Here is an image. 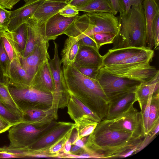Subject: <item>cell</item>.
<instances>
[{
    "label": "cell",
    "mask_w": 159,
    "mask_h": 159,
    "mask_svg": "<svg viewBox=\"0 0 159 159\" xmlns=\"http://www.w3.org/2000/svg\"><path fill=\"white\" fill-rule=\"evenodd\" d=\"M143 140L111 128L104 119L88 136L85 148L94 158H122L125 153L138 148Z\"/></svg>",
    "instance_id": "obj_1"
},
{
    "label": "cell",
    "mask_w": 159,
    "mask_h": 159,
    "mask_svg": "<svg viewBox=\"0 0 159 159\" xmlns=\"http://www.w3.org/2000/svg\"><path fill=\"white\" fill-rule=\"evenodd\" d=\"M61 70L64 88L101 120L105 119L107 115L109 101L98 81L82 74L74 65L62 66Z\"/></svg>",
    "instance_id": "obj_2"
},
{
    "label": "cell",
    "mask_w": 159,
    "mask_h": 159,
    "mask_svg": "<svg viewBox=\"0 0 159 159\" xmlns=\"http://www.w3.org/2000/svg\"><path fill=\"white\" fill-rule=\"evenodd\" d=\"M119 29L111 49L147 47L146 25L143 4L120 13Z\"/></svg>",
    "instance_id": "obj_3"
},
{
    "label": "cell",
    "mask_w": 159,
    "mask_h": 159,
    "mask_svg": "<svg viewBox=\"0 0 159 159\" xmlns=\"http://www.w3.org/2000/svg\"><path fill=\"white\" fill-rule=\"evenodd\" d=\"M10 93L16 105L22 112L30 109L48 110L54 104L52 93L39 89L30 85L8 80Z\"/></svg>",
    "instance_id": "obj_4"
},
{
    "label": "cell",
    "mask_w": 159,
    "mask_h": 159,
    "mask_svg": "<svg viewBox=\"0 0 159 159\" xmlns=\"http://www.w3.org/2000/svg\"><path fill=\"white\" fill-rule=\"evenodd\" d=\"M57 122L55 120L45 123L21 121L12 126L9 129V149L27 148L52 129Z\"/></svg>",
    "instance_id": "obj_5"
},
{
    "label": "cell",
    "mask_w": 159,
    "mask_h": 159,
    "mask_svg": "<svg viewBox=\"0 0 159 159\" xmlns=\"http://www.w3.org/2000/svg\"><path fill=\"white\" fill-rule=\"evenodd\" d=\"M134 104L114 118L105 120L111 128L130 133L135 138L143 139L146 134L142 114L134 107Z\"/></svg>",
    "instance_id": "obj_6"
},
{
    "label": "cell",
    "mask_w": 159,
    "mask_h": 159,
    "mask_svg": "<svg viewBox=\"0 0 159 159\" xmlns=\"http://www.w3.org/2000/svg\"><path fill=\"white\" fill-rule=\"evenodd\" d=\"M100 70L113 76L141 82L150 80L159 72V70L151 66L150 62L114 64L102 67Z\"/></svg>",
    "instance_id": "obj_7"
},
{
    "label": "cell",
    "mask_w": 159,
    "mask_h": 159,
    "mask_svg": "<svg viewBox=\"0 0 159 159\" xmlns=\"http://www.w3.org/2000/svg\"><path fill=\"white\" fill-rule=\"evenodd\" d=\"M96 80L109 100L118 95L134 91L140 82L113 76L100 70Z\"/></svg>",
    "instance_id": "obj_8"
},
{
    "label": "cell",
    "mask_w": 159,
    "mask_h": 159,
    "mask_svg": "<svg viewBox=\"0 0 159 159\" xmlns=\"http://www.w3.org/2000/svg\"><path fill=\"white\" fill-rule=\"evenodd\" d=\"M54 56L49 59V63L52 71L54 84L53 93V106L57 110L67 106L70 97L69 92L64 88L62 83L60 60L58 54V45L54 42Z\"/></svg>",
    "instance_id": "obj_9"
},
{
    "label": "cell",
    "mask_w": 159,
    "mask_h": 159,
    "mask_svg": "<svg viewBox=\"0 0 159 159\" xmlns=\"http://www.w3.org/2000/svg\"><path fill=\"white\" fill-rule=\"evenodd\" d=\"M91 27L89 18L86 13L78 16L64 34L68 37L76 39L80 46L89 47L99 52V49L94 40L93 36L90 35Z\"/></svg>",
    "instance_id": "obj_10"
},
{
    "label": "cell",
    "mask_w": 159,
    "mask_h": 159,
    "mask_svg": "<svg viewBox=\"0 0 159 159\" xmlns=\"http://www.w3.org/2000/svg\"><path fill=\"white\" fill-rule=\"evenodd\" d=\"M75 127V123L57 122L52 129L27 148L36 151H48L52 145L70 132Z\"/></svg>",
    "instance_id": "obj_11"
},
{
    "label": "cell",
    "mask_w": 159,
    "mask_h": 159,
    "mask_svg": "<svg viewBox=\"0 0 159 159\" xmlns=\"http://www.w3.org/2000/svg\"><path fill=\"white\" fill-rule=\"evenodd\" d=\"M91 26L92 36L98 33H110L117 34L119 29V18L107 12H93L87 13Z\"/></svg>",
    "instance_id": "obj_12"
},
{
    "label": "cell",
    "mask_w": 159,
    "mask_h": 159,
    "mask_svg": "<svg viewBox=\"0 0 159 159\" xmlns=\"http://www.w3.org/2000/svg\"><path fill=\"white\" fill-rule=\"evenodd\" d=\"M48 41L47 39L41 41L35 46L30 54L25 57L22 56L20 58L23 68L32 78L39 67L50 59L48 52Z\"/></svg>",
    "instance_id": "obj_13"
},
{
    "label": "cell",
    "mask_w": 159,
    "mask_h": 159,
    "mask_svg": "<svg viewBox=\"0 0 159 159\" xmlns=\"http://www.w3.org/2000/svg\"><path fill=\"white\" fill-rule=\"evenodd\" d=\"M45 0H33L11 12L10 21L8 27L10 32L14 31L32 18L39 7Z\"/></svg>",
    "instance_id": "obj_14"
},
{
    "label": "cell",
    "mask_w": 159,
    "mask_h": 159,
    "mask_svg": "<svg viewBox=\"0 0 159 159\" xmlns=\"http://www.w3.org/2000/svg\"><path fill=\"white\" fill-rule=\"evenodd\" d=\"M78 16L71 18L66 17L58 13L51 17L45 23L46 39L48 41L54 40L58 36L64 34Z\"/></svg>",
    "instance_id": "obj_15"
},
{
    "label": "cell",
    "mask_w": 159,
    "mask_h": 159,
    "mask_svg": "<svg viewBox=\"0 0 159 159\" xmlns=\"http://www.w3.org/2000/svg\"><path fill=\"white\" fill-rule=\"evenodd\" d=\"M109 101L107 113L105 119L114 118L137 101L135 91L118 95L112 97Z\"/></svg>",
    "instance_id": "obj_16"
},
{
    "label": "cell",
    "mask_w": 159,
    "mask_h": 159,
    "mask_svg": "<svg viewBox=\"0 0 159 159\" xmlns=\"http://www.w3.org/2000/svg\"><path fill=\"white\" fill-rule=\"evenodd\" d=\"M49 60L45 61L39 67L32 77L30 85L53 94L54 84Z\"/></svg>",
    "instance_id": "obj_17"
},
{
    "label": "cell",
    "mask_w": 159,
    "mask_h": 159,
    "mask_svg": "<svg viewBox=\"0 0 159 159\" xmlns=\"http://www.w3.org/2000/svg\"><path fill=\"white\" fill-rule=\"evenodd\" d=\"M69 94L70 97L67 106V113L75 122L83 118L90 119L97 122L101 120L98 116L76 97Z\"/></svg>",
    "instance_id": "obj_18"
},
{
    "label": "cell",
    "mask_w": 159,
    "mask_h": 159,
    "mask_svg": "<svg viewBox=\"0 0 159 159\" xmlns=\"http://www.w3.org/2000/svg\"><path fill=\"white\" fill-rule=\"evenodd\" d=\"M102 63V56L93 48L80 46L74 65L75 67H90L99 69Z\"/></svg>",
    "instance_id": "obj_19"
},
{
    "label": "cell",
    "mask_w": 159,
    "mask_h": 159,
    "mask_svg": "<svg viewBox=\"0 0 159 159\" xmlns=\"http://www.w3.org/2000/svg\"><path fill=\"white\" fill-rule=\"evenodd\" d=\"M146 25L147 47L152 49L154 46L153 25L157 14L159 13L156 0H144L143 3Z\"/></svg>",
    "instance_id": "obj_20"
},
{
    "label": "cell",
    "mask_w": 159,
    "mask_h": 159,
    "mask_svg": "<svg viewBox=\"0 0 159 159\" xmlns=\"http://www.w3.org/2000/svg\"><path fill=\"white\" fill-rule=\"evenodd\" d=\"M147 48L148 47H129L113 49L111 48L109 49L104 55L102 56V67L117 64L138 53Z\"/></svg>",
    "instance_id": "obj_21"
},
{
    "label": "cell",
    "mask_w": 159,
    "mask_h": 159,
    "mask_svg": "<svg viewBox=\"0 0 159 159\" xmlns=\"http://www.w3.org/2000/svg\"><path fill=\"white\" fill-rule=\"evenodd\" d=\"M159 92V72L150 80L141 82L135 93L136 101L141 109L147 103L149 97Z\"/></svg>",
    "instance_id": "obj_22"
},
{
    "label": "cell",
    "mask_w": 159,
    "mask_h": 159,
    "mask_svg": "<svg viewBox=\"0 0 159 159\" xmlns=\"http://www.w3.org/2000/svg\"><path fill=\"white\" fill-rule=\"evenodd\" d=\"M58 110L52 107L48 110L33 109L23 111L22 121L50 123L58 118Z\"/></svg>",
    "instance_id": "obj_23"
},
{
    "label": "cell",
    "mask_w": 159,
    "mask_h": 159,
    "mask_svg": "<svg viewBox=\"0 0 159 159\" xmlns=\"http://www.w3.org/2000/svg\"><path fill=\"white\" fill-rule=\"evenodd\" d=\"M14 53L13 59L11 62V78L8 80L30 85L32 78L26 73L22 67L20 61L22 56L21 53L19 52Z\"/></svg>",
    "instance_id": "obj_24"
},
{
    "label": "cell",
    "mask_w": 159,
    "mask_h": 159,
    "mask_svg": "<svg viewBox=\"0 0 159 159\" xmlns=\"http://www.w3.org/2000/svg\"><path fill=\"white\" fill-rule=\"evenodd\" d=\"M66 4L45 0L38 7L32 18L45 23L50 18L58 13Z\"/></svg>",
    "instance_id": "obj_25"
},
{
    "label": "cell",
    "mask_w": 159,
    "mask_h": 159,
    "mask_svg": "<svg viewBox=\"0 0 159 159\" xmlns=\"http://www.w3.org/2000/svg\"><path fill=\"white\" fill-rule=\"evenodd\" d=\"M80 45L78 40L74 38L68 37L66 40L61 55L60 62L63 66L74 65Z\"/></svg>",
    "instance_id": "obj_26"
},
{
    "label": "cell",
    "mask_w": 159,
    "mask_h": 159,
    "mask_svg": "<svg viewBox=\"0 0 159 159\" xmlns=\"http://www.w3.org/2000/svg\"><path fill=\"white\" fill-rule=\"evenodd\" d=\"M75 8L79 11L87 13L93 12H107L114 15L117 13L113 9L110 0H93L85 6Z\"/></svg>",
    "instance_id": "obj_27"
},
{
    "label": "cell",
    "mask_w": 159,
    "mask_h": 159,
    "mask_svg": "<svg viewBox=\"0 0 159 159\" xmlns=\"http://www.w3.org/2000/svg\"><path fill=\"white\" fill-rule=\"evenodd\" d=\"M0 98L7 107L13 113L22 119L23 112L14 102L9 91V85L0 81Z\"/></svg>",
    "instance_id": "obj_28"
},
{
    "label": "cell",
    "mask_w": 159,
    "mask_h": 159,
    "mask_svg": "<svg viewBox=\"0 0 159 159\" xmlns=\"http://www.w3.org/2000/svg\"><path fill=\"white\" fill-rule=\"evenodd\" d=\"M79 139L88 136L93 131L98 122L89 118H83L75 122Z\"/></svg>",
    "instance_id": "obj_29"
},
{
    "label": "cell",
    "mask_w": 159,
    "mask_h": 159,
    "mask_svg": "<svg viewBox=\"0 0 159 159\" xmlns=\"http://www.w3.org/2000/svg\"><path fill=\"white\" fill-rule=\"evenodd\" d=\"M159 93L153 94L151 100L148 122V132L159 121Z\"/></svg>",
    "instance_id": "obj_30"
},
{
    "label": "cell",
    "mask_w": 159,
    "mask_h": 159,
    "mask_svg": "<svg viewBox=\"0 0 159 159\" xmlns=\"http://www.w3.org/2000/svg\"><path fill=\"white\" fill-rule=\"evenodd\" d=\"M11 61L0 39V68L6 82L11 78Z\"/></svg>",
    "instance_id": "obj_31"
},
{
    "label": "cell",
    "mask_w": 159,
    "mask_h": 159,
    "mask_svg": "<svg viewBox=\"0 0 159 159\" xmlns=\"http://www.w3.org/2000/svg\"><path fill=\"white\" fill-rule=\"evenodd\" d=\"M26 23L21 25L14 31L11 32L15 41L21 52L24 50L27 37Z\"/></svg>",
    "instance_id": "obj_32"
},
{
    "label": "cell",
    "mask_w": 159,
    "mask_h": 159,
    "mask_svg": "<svg viewBox=\"0 0 159 159\" xmlns=\"http://www.w3.org/2000/svg\"><path fill=\"white\" fill-rule=\"evenodd\" d=\"M0 115L12 125L22 121L21 118L12 112L0 98Z\"/></svg>",
    "instance_id": "obj_33"
},
{
    "label": "cell",
    "mask_w": 159,
    "mask_h": 159,
    "mask_svg": "<svg viewBox=\"0 0 159 159\" xmlns=\"http://www.w3.org/2000/svg\"><path fill=\"white\" fill-rule=\"evenodd\" d=\"M117 34L110 33H98L94 34L93 39L98 48L105 44L113 43Z\"/></svg>",
    "instance_id": "obj_34"
},
{
    "label": "cell",
    "mask_w": 159,
    "mask_h": 159,
    "mask_svg": "<svg viewBox=\"0 0 159 159\" xmlns=\"http://www.w3.org/2000/svg\"><path fill=\"white\" fill-rule=\"evenodd\" d=\"M71 131L49 148L48 149L49 153L54 156L55 158H59L60 154L62 153L64 146L69 138Z\"/></svg>",
    "instance_id": "obj_35"
},
{
    "label": "cell",
    "mask_w": 159,
    "mask_h": 159,
    "mask_svg": "<svg viewBox=\"0 0 159 159\" xmlns=\"http://www.w3.org/2000/svg\"><path fill=\"white\" fill-rule=\"evenodd\" d=\"M11 12L0 5V31H9L8 27L10 21Z\"/></svg>",
    "instance_id": "obj_36"
},
{
    "label": "cell",
    "mask_w": 159,
    "mask_h": 159,
    "mask_svg": "<svg viewBox=\"0 0 159 159\" xmlns=\"http://www.w3.org/2000/svg\"><path fill=\"white\" fill-rule=\"evenodd\" d=\"M58 13L64 17L71 18L78 16L79 11L75 7L67 4L59 11Z\"/></svg>",
    "instance_id": "obj_37"
},
{
    "label": "cell",
    "mask_w": 159,
    "mask_h": 159,
    "mask_svg": "<svg viewBox=\"0 0 159 159\" xmlns=\"http://www.w3.org/2000/svg\"><path fill=\"white\" fill-rule=\"evenodd\" d=\"M75 67L84 75L94 80H96L100 70V69L98 68L90 67Z\"/></svg>",
    "instance_id": "obj_38"
},
{
    "label": "cell",
    "mask_w": 159,
    "mask_h": 159,
    "mask_svg": "<svg viewBox=\"0 0 159 159\" xmlns=\"http://www.w3.org/2000/svg\"><path fill=\"white\" fill-rule=\"evenodd\" d=\"M152 96H150L146 104L141 109L144 122L146 135L148 132V122L150 103Z\"/></svg>",
    "instance_id": "obj_39"
},
{
    "label": "cell",
    "mask_w": 159,
    "mask_h": 159,
    "mask_svg": "<svg viewBox=\"0 0 159 159\" xmlns=\"http://www.w3.org/2000/svg\"><path fill=\"white\" fill-rule=\"evenodd\" d=\"M153 35L154 49H157L159 45V13L157 15L153 25Z\"/></svg>",
    "instance_id": "obj_40"
},
{
    "label": "cell",
    "mask_w": 159,
    "mask_h": 159,
    "mask_svg": "<svg viewBox=\"0 0 159 159\" xmlns=\"http://www.w3.org/2000/svg\"><path fill=\"white\" fill-rule=\"evenodd\" d=\"M114 10L120 13L124 12L125 7L123 0H110Z\"/></svg>",
    "instance_id": "obj_41"
},
{
    "label": "cell",
    "mask_w": 159,
    "mask_h": 159,
    "mask_svg": "<svg viewBox=\"0 0 159 159\" xmlns=\"http://www.w3.org/2000/svg\"><path fill=\"white\" fill-rule=\"evenodd\" d=\"M125 7V12L129 11L133 5L143 4L144 0H123Z\"/></svg>",
    "instance_id": "obj_42"
},
{
    "label": "cell",
    "mask_w": 159,
    "mask_h": 159,
    "mask_svg": "<svg viewBox=\"0 0 159 159\" xmlns=\"http://www.w3.org/2000/svg\"><path fill=\"white\" fill-rule=\"evenodd\" d=\"M13 125L0 115V134L10 129Z\"/></svg>",
    "instance_id": "obj_43"
},
{
    "label": "cell",
    "mask_w": 159,
    "mask_h": 159,
    "mask_svg": "<svg viewBox=\"0 0 159 159\" xmlns=\"http://www.w3.org/2000/svg\"><path fill=\"white\" fill-rule=\"evenodd\" d=\"M20 0H0V5L6 9L11 10Z\"/></svg>",
    "instance_id": "obj_44"
},
{
    "label": "cell",
    "mask_w": 159,
    "mask_h": 159,
    "mask_svg": "<svg viewBox=\"0 0 159 159\" xmlns=\"http://www.w3.org/2000/svg\"><path fill=\"white\" fill-rule=\"evenodd\" d=\"M93 0H72L68 4L75 7L85 6Z\"/></svg>",
    "instance_id": "obj_45"
},
{
    "label": "cell",
    "mask_w": 159,
    "mask_h": 159,
    "mask_svg": "<svg viewBox=\"0 0 159 159\" xmlns=\"http://www.w3.org/2000/svg\"><path fill=\"white\" fill-rule=\"evenodd\" d=\"M78 139H79L78 132L76 129L74 127L71 131L68 140L71 145H73Z\"/></svg>",
    "instance_id": "obj_46"
},
{
    "label": "cell",
    "mask_w": 159,
    "mask_h": 159,
    "mask_svg": "<svg viewBox=\"0 0 159 159\" xmlns=\"http://www.w3.org/2000/svg\"><path fill=\"white\" fill-rule=\"evenodd\" d=\"M21 158L18 155L4 151H0V158Z\"/></svg>",
    "instance_id": "obj_47"
},
{
    "label": "cell",
    "mask_w": 159,
    "mask_h": 159,
    "mask_svg": "<svg viewBox=\"0 0 159 159\" xmlns=\"http://www.w3.org/2000/svg\"><path fill=\"white\" fill-rule=\"evenodd\" d=\"M71 145V143L67 139L64 146L62 150V153L66 154H70Z\"/></svg>",
    "instance_id": "obj_48"
},
{
    "label": "cell",
    "mask_w": 159,
    "mask_h": 159,
    "mask_svg": "<svg viewBox=\"0 0 159 159\" xmlns=\"http://www.w3.org/2000/svg\"><path fill=\"white\" fill-rule=\"evenodd\" d=\"M0 81L3 82H6L4 78L1 70L0 68Z\"/></svg>",
    "instance_id": "obj_49"
},
{
    "label": "cell",
    "mask_w": 159,
    "mask_h": 159,
    "mask_svg": "<svg viewBox=\"0 0 159 159\" xmlns=\"http://www.w3.org/2000/svg\"><path fill=\"white\" fill-rule=\"evenodd\" d=\"M48 1H50L51 2H66V0H46ZM67 4V3H66Z\"/></svg>",
    "instance_id": "obj_50"
},
{
    "label": "cell",
    "mask_w": 159,
    "mask_h": 159,
    "mask_svg": "<svg viewBox=\"0 0 159 159\" xmlns=\"http://www.w3.org/2000/svg\"><path fill=\"white\" fill-rule=\"evenodd\" d=\"M24 0L25 2V3L26 2H29L30 1H32V0Z\"/></svg>",
    "instance_id": "obj_51"
},
{
    "label": "cell",
    "mask_w": 159,
    "mask_h": 159,
    "mask_svg": "<svg viewBox=\"0 0 159 159\" xmlns=\"http://www.w3.org/2000/svg\"><path fill=\"white\" fill-rule=\"evenodd\" d=\"M158 1V0H157Z\"/></svg>",
    "instance_id": "obj_52"
}]
</instances>
